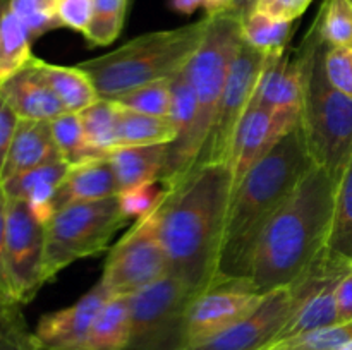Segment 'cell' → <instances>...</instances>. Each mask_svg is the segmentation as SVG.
I'll list each match as a JSON object with an SVG mask.
<instances>
[{"mask_svg":"<svg viewBox=\"0 0 352 350\" xmlns=\"http://www.w3.org/2000/svg\"><path fill=\"white\" fill-rule=\"evenodd\" d=\"M232 199L227 163H201L174 189H165L160 237L168 273L199 295L215 288L220 244Z\"/></svg>","mask_w":352,"mask_h":350,"instance_id":"6da1fadb","label":"cell"},{"mask_svg":"<svg viewBox=\"0 0 352 350\" xmlns=\"http://www.w3.org/2000/svg\"><path fill=\"white\" fill-rule=\"evenodd\" d=\"M313 165L315 161L299 122L251 168L230 199L215 288H250L251 263L261 233Z\"/></svg>","mask_w":352,"mask_h":350,"instance_id":"7a4b0ae2","label":"cell"},{"mask_svg":"<svg viewBox=\"0 0 352 350\" xmlns=\"http://www.w3.org/2000/svg\"><path fill=\"white\" fill-rule=\"evenodd\" d=\"M337 180L313 165L287 201L268 222L256 244L250 288L267 294L291 287L309 273L329 249Z\"/></svg>","mask_w":352,"mask_h":350,"instance_id":"3957f363","label":"cell"},{"mask_svg":"<svg viewBox=\"0 0 352 350\" xmlns=\"http://www.w3.org/2000/svg\"><path fill=\"white\" fill-rule=\"evenodd\" d=\"M206 27L208 16L174 30L151 31L78 65L88 72L100 98L112 100L138 86L168 79L182 71L201 45Z\"/></svg>","mask_w":352,"mask_h":350,"instance_id":"277c9868","label":"cell"},{"mask_svg":"<svg viewBox=\"0 0 352 350\" xmlns=\"http://www.w3.org/2000/svg\"><path fill=\"white\" fill-rule=\"evenodd\" d=\"M325 50L327 43L313 23L298 50L305 79L301 127L313 161L339 182L352 154V98L327 79Z\"/></svg>","mask_w":352,"mask_h":350,"instance_id":"5b68a950","label":"cell"},{"mask_svg":"<svg viewBox=\"0 0 352 350\" xmlns=\"http://www.w3.org/2000/svg\"><path fill=\"white\" fill-rule=\"evenodd\" d=\"M241 21L232 12L208 16V27L201 45L186 65V74L196 95V120L188 150L191 172L198 167L205 153L230 62L243 41Z\"/></svg>","mask_w":352,"mask_h":350,"instance_id":"8992f818","label":"cell"},{"mask_svg":"<svg viewBox=\"0 0 352 350\" xmlns=\"http://www.w3.org/2000/svg\"><path fill=\"white\" fill-rule=\"evenodd\" d=\"M129 222L119 196L57 209L45 225V283L76 261L109 249L112 237Z\"/></svg>","mask_w":352,"mask_h":350,"instance_id":"52a82bcc","label":"cell"},{"mask_svg":"<svg viewBox=\"0 0 352 350\" xmlns=\"http://www.w3.org/2000/svg\"><path fill=\"white\" fill-rule=\"evenodd\" d=\"M162 199L151 211L136 218L109 250L100 283L110 295H129L168 273V257L160 237Z\"/></svg>","mask_w":352,"mask_h":350,"instance_id":"ba28073f","label":"cell"},{"mask_svg":"<svg viewBox=\"0 0 352 350\" xmlns=\"http://www.w3.org/2000/svg\"><path fill=\"white\" fill-rule=\"evenodd\" d=\"M195 297L191 288L172 273L127 295L131 318L127 350H164L174 340L182 349L184 312Z\"/></svg>","mask_w":352,"mask_h":350,"instance_id":"9c48e42d","label":"cell"},{"mask_svg":"<svg viewBox=\"0 0 352 350\" xmlns=\"http://www.w3.org/2000/svg\"><path fill=\"white\" fill-rule=\"evenodd\" d=\"M272 55L256 50L246 41H241L232 62H230L229 74L223 86L222 98L217 110L215 124L210 134L208 144L203 153L201 163H227L232 146L234 134L237 126L243 120L248 106L253 102L258 81L267 67Z\"/></svg>","mask_w":352,"mask_h":350,"instance_id":"30bf717a","label":"cell"},{"mask_svg":"<svg viewBox=\"0 0 352 350\" xmlns=\"http://www.w3.org/2000/svg\"><path fill=\"white\" fill-rule=\"evenodd\" d=\"M45 223H41L30 206L9 198L6 232V271L10 294L17 305L34 299L43 281Z\"/></svg>","mask_w":352,"mask_h":350,"instance_id":"8fae6325","label":"cell"},{"mask_svg":"<svg viewBox=\"0 0 352 350\" xmlns=\"http://www.w3.org/2000/svg\"><path fill=\"white\" fill-rule=\"evenodd\" d=\"M263 294L244 287H219L189 302L182 321V349L213 338L250 314Z\"/></svg>","mask_w":352,"mask_h":350,"instance_id":"7c38bea8","label":"cell"},{"mask_svg":"<svg viewBox=\"0 0 352 350\" xmlns=\"http://www.w3.org/2000/svg\"><path fill=\"white\" fill-rule=\"evenodd\" d=\"M299 122V113L272 112L251 102L234 134L227 160L232 177V192L239 187L251 168L272 150V146Z\"/></svg>","mask_w":352,"mask_h":350,"instance_id":"4fadbf2b","label":"cell"},{"mask_svg":"<svg viewBox=\"0 0 352 350\" xmlns=\"http://www.w3.org/2000/svg\"><path fill=\"white\" fill-rule=\"evenodd\" d=\"M110 297L112 295L98 281L72 305L41 316L33 340L47 349L82 350L93 319Z\"/></svg>","mask_w":352,"mask_h":350,"instance_id":"5bb4252c","label":"cell"},{"mask_svg":"<svg viewBox=\"0 0 352 350\" xmlns=\"http://www.w3.org/2000/svg\"><path fill=\"white\" fill-rule=\"evenodd\" d=\"M305 79L299 55L292 57L287 50L272 55L258 81L253 103L272 112H292L301 115Z\"/></svg>","mask_w":352,"mask_h":350,"instance_id":"9a60e30c","label":"cell"},{"mask_svg":"<svg viewBox=\"0 0 352 350\" xmlns=\"http://www.w3.org/2000/svg\"><path fill=\"white\" fill-rule=\"evenodd\" d=\"M0 95L16 112L19 120L50 122L65 112L60 100L34 64V58L28 67L0 86Z\"/></svg>","mask_w":352,"mask_h":350,"instance_id":"2e32d148","label":"cell"},{"mask_svg":"<svg viewBox=\"0 0 352 350\" xmlns=\"http://www.w3.org/2000/svg\"><path fill=\"white\" fill-rule=\"evenodd\" d=\"M117 196L116 172L109 156H93L69 165L55 198V211L78 202H93Z\"/></svg>","mask_w":352,"mask_h":350,"instance_id":"e0dca14e","label":"cell"},{"mask_svg":"<svg viewBox=\"0 0 352 350\" xmlns=\"http://www.w3.org/2000/svg\"><path fill=\"white\" fill-rule=\"evenodd\" d=\"M69 165L65 161L41 165L2 182L7 198L24 201L33 215L47 225L55 215V198L58 187L67 174Z\"/></svg>","mask_w":352,"mask_h":350,"instance_id":"ac0fdd59","label":"cell"},{"mask_svg":"<svg viewBox=\"0 0 352 350\" xmlns=\"http://www.w3.org/2000/svg\"><path fill=\"white\" fill-rule=\"evenodd\" d=\"M60 160L62 154L52 136L50 122L19 120L2 175H0V182L33 170L41 165Z\"/></svg>","mask_w":352,"mask_h":350,"instance_id":"d6986e66","label":"cell"},{"mask_svg":"<svg viewBox=\"0 0 352 350\" xmlns=\"http://www.w3.org/2000/svg\"><path fill=\"white\" fill-rule=\"evenodd\" d=\"M168 144L116 148L109 156L116 172L117 194L148 182H160L167 163Z\"/></svg>","mask_w":352,"mask_h":350,"instance_id":"ffe728a7","label":"cell"},{"mask_svg":"<svg viewBox=\"0 0 352 350\" xmlns=\"http://www.w3.org/2000/svg\"><path fill=\"white\" fill-rule=\"evenodd\" d=\"M344 275L330 278V280H327L318 290L313 292V294L299 305L298 311H296L294 314H292V318L285 323V326L278 331V335L275 336L272 343L280 342V340L294 338V336L305 335V333H311L316 331V329L327 328V326L337 325V323H339V316H337L336 288Z\"/></svg>","mask_w":352,"mask_h":350,"instance_id":"44dd1931","label":"cell"},{"mask_svg":"<svg viewBox=\"0 0 352 350\" xmlns=\"http://www.w3.org/2000/svg\"><path fill=\"white\" fill-rule=\"evenodd\" d=\"M131 318L127 295H112L93 319L82 350H127Z\"/></svg>","mask_w":352,"mask_h":350,"instance_id":"7402d4cb","label":"cell"},{"mask_svg":"<svg viewBox=\"0 0 352 350\" xmlns=\"http://www.w3.org/2000/svg\"><path fill=\"white\" fill-rule=\"evenodd\" d=\"M34 64L43 74L45 81L54 89L57 98L60 100L65 112L79 113L100 98L91 78L79 65L65 67V65L48 64L36 57H34Z\"/></svg>","mask_w":352,"mask_h":350,"instance_id":"603a6c76","label":"cell"},{"mask_svg":"<svg viewBox=\"0 0 352 350\" xmlns=\"http://www.w3.org/2000/svg\"><path fill=\"white\" fill-rule=\"evenodd\" d=\"M175 136L168 117L146 115L117 103V148L170 144Z\"/></svg>","mask_w":352,"mask_h":350,"instance_id":"cb8c5ba5","label":"cell"},{"mask_svg":"<svg viewBox=\"0 0 352 350\" xmlns=\"http://www.w3.org/2000/svg\"><path fill=\"white\" fill-rule=\"evenodd\" d=\"M31 43L28 27L7 7L0 17V86L30 65L34 58Z\"/></svg>","mask_w":352,"mask_h":350,"instance_id":"d4e9b609","label":"cell"},{"mask_svg":"<svg viewBox=\"0 0 352 350\" xmlns=\"http://www.w3.org/2000/svg\"><path fill=\"white\" fill-rule=\"evenodd\" d=\"M329 253L344 263L352 264V154L342 177L337 182Z\"/></svg>","mask_w":352,"mask_h":350,"instance_id":"484cf974","label":"cell"},{"mask_svg":"<svg viewBox=\"0 0 352 350\" xmlns=\"http://www.w3.org/2000/svg\"><path fill=\"white\" fill-rule=\"evenodd\" d=\"M89 150L100 156H107L117 148V103L113 100L98 98L93 105L79 112Z\"/></svg>","mask_w":352,"mask_h":350,"instance_id":"4316f807","label":"cell"},{"mask_svg":"<svg viewBox=\"0 0 352 350\" xmlns=\"http://www.w3.org/2000/svg\"><path fill=\"white\" fill-rule=\"evenodd\" d=\"M294 33V23L272 19L253 10L241 21V34L248 45L267 55H278L287 50Z\"/></svg>","mask_w":352,"mask_h":350,"instance_id":"83f0119b","label":"cell"},{"mask_svg":"<svg viewBox=\"0 0 352 350\" xmlns=\"http://www.w3.org/2000/svg\"><path fill=\"white\" fill-rule=\"evenodd\" d=\"M129 0H93L91 19L85 34L89 47H107L119 38Z\"/></svg>","mask_w":352,"mask_h":350,"instance_id":"f1b7e54d","label":"cell"},{"mask_svg":"<svg viewBox=\"0 0 352 350\" xmlns=\"http://www.w3.org/2000/svg\"><path fill=\"white\" fill-rule=\"evenodd\" d=\"M50 130L55 144L67 165L79 163L86 158L100 156L88 148L82 132L81 117L76 112H64L50 120Z\"/></svg>","mask_w":352,"mask_h":350,"instance_id":"f546056e","label":"cell"},{"mask_svg":"<svg viewBox=\"0 0 352 350\" xmlns=\"http://www.w3.org/2000/svg\"><path fill=\"white\" fill-rule=\"evenodd\" d=\"M315 24L329 47H352L351 0H323Z\"/></svg>","mask_w":352,"mask_h":350,"instance_id":"4dcf8cb0","label":"cell"},{"mask_svg":"<svg viewBox=\"0 0 352 350\" xmlns=\"http://www.w3.org/2000/svg\"><path fill=\"white\" fill-rule=\"evenodd\" d=\"M119 105L134 112L153 117H168L170 113V78L146 82L143 86L112 98Z\"/></svg>","mask_w":352,"mask_h":350,"instance_id":"1f68e13d","label":"cell"},{"mask_svg":"<svg viewBox=\"0 0 352 350\" xmlns=\"http://www.w3.org/2000/svg\"><path fill=\"white\" fill-rule=\"evenodd\" d=\"M352 338V323H337L294 338L270 343L263 350H339Z\"/></svg>","mask_w":352,"mask_h":350,"instance_id":"d6a6232c","label":"cell"},{"mask_svg":"<svg viewBox=\"0 0 352 350\" xmlns=\"http://www.w3.org/2000/svg\"><path fill=\"white\" fill-rule=\"evenodd\" d=\"M7 7L28 27L33 40L62 27L55 10V0H7Z\"/></svg>","mask_w":352,"mask_h":350,"instance_id":"836d02e7","label":"cell"},{"mask_svg":"<svg viewBox=\"0 0 352 350\" xmlns=\"http://www.w3.org/2000/svg\"><path fill=\"white\" fill-rule=\"evenodd\" d=\"M325 74L330 84L352 98V47H329L327 45Z\"/></svg>","mask_w":352,"mask_h":350,"instance_id":"e575fe53","label":"cell"},{"mask_svg":"<svg viewBox=\"0 0 352 350\" xmlns=\"http://www.w3.org/2000/svg\"><path fill=\"white\" fill-rule=\"evenodd\" d=\"M164 192L165 187L160 182H148V184H141L124 192H119L117 196H119L124 213L131 220H136L140 216L146 215L148 211H151L158 205Z\"/></svg>","mask_w":352,"mask_h":350,"instance_id":"d590c367","label":"cell"},{"mask_svg":"<svg viewBox=\"0 0 352 350\" xmlns=\"http://www.w3.org/2000/svg\"><path fill=\"white\" fill-rule=\"evenodd\" d=\"M93 0H55L57 17L64 27L85 33L91 19Z\"/></svg>","mask_w":352,"mask_h":350,"instance_id":"8d00e7d4","label":"cell"},{"mask_svg":"<svg viewBox=\"0 0 352 350\" xmlns=\"http://www.w3.org/2000/svg\"><path fill=\"white\" fill-rule=\"evenodd\" d=\"M313 0H258L254 10L277 21L294 23L311 5Z\"/></svg>","mask_w":352,"mask_h":350,"instance_id":"74e56055","label":"cell"},{"mask_svg":"<svg viewBox=\"0 0 352 350\" xmlns=\"http://www.w3.org/2000/svg\"><path fill=\"white\" fill-rule=\"evenodd\" d=\"M30 338L21 312L0 321V350H26Z\"/></svg>","mask_w":352,"mask_h":350,"instance_id":"f35d334b","label":"cell"},{"mask_svg":"<svg viewBox=\"0 0 352 350\" xmlns=\"http://www.w3.org/2000/svg\"><path fill=\"white\" fill-rule=\"evenodd\" d=\"M17 124H19V117L0 95V175H2L3 165H6L7 154H9Z\"/></svg>","mask_w":352,"mask_h":350,"instance_id":"ab89813d","label":"cell"},{"mask_svg":"<svg viewBox=\"0 0 352 350\" xmlns=\"http://www.w3.org/2000/svg\"><path fill=\"white\" fill-rule=\"evenodd\" d=\"M7 205H9V198H7L2 182H0V297H2L6 302H9V304H16L12 299V294H10L9 280H7V271H6Z\"/></svg>","mask_w":352,"mask_h":350,"instance_id":"60d3db41","label":"cell"},{"mask_svg":"<svg viewBox=\"0 0 352 350\" xmlns=\"http://www.w3.org/2000/svg\"><path fill=\"white\" fill-rule=\"evenodd\" d=\"M336 304L339 323H352V268L337 283Z\"/></svg>","mask_w":352,"mask_h":350,"instance_id":"b9f144b4","label":"cell"},{"mask_svg":"<svg viewBox=\"0 0 352 350\" xmlns=\"http://www.w3.org/2000/svg\"><path fill=\"white\" fill-rule=\"evenodd\" d=\"M168 5H170V9L175 10V12L189 16V14L196 12L199 7H205L206 0H168Z\"/></svg>","mask_w":352,"mask_h":350,"instance_id":"7bdbcfd3","label":"cell"},{"mask_svg":"<svg viewBox=\"0 0 352 350\" xmlns=\"http://www.w3.org/2000/svg\"><path fill=\"white\" fill-rule=\"evenodd\" d=\"M236 0H206V16H217V14L229 12Z\"/></svg>","mask_w":352,"mask_h":350,"instance_id":"ee69618b","label":"cell"},{"mask_svg":"<svg viewBox=\"0 0 352 350\" xmlns=\"http://www.w3.org/2000/svg\"><path fill=\"white\" fill-rule=\"evenodd\" d=\"M258 0H236L232 5V9L229 10V12L236 14L237 17H241V19H244V17L248 16V14H251L254 10V5H256Z\"/></svg>","mask_w":352,"mask_h":350,"instance_id":"f6af8a7d","label":"cell"},{"mask_svg":"<svg viewBox=\"0 0 352 350\" xmlns=\"http://www.w3.org/2000/svg\"><path fill=\"white\" fill-rule=\"evenodd\" d=\"M17 312H19V305L9 304V302H6L2 297H0V321L17 314Z\"/></svg>","mask_w":352,"mask_h":350,"instance_id":"bcb514c9","label":"cell"},{"mask_svg":"<svg viewBox=\"0 0 352 350\" xmlns=\"http://www.w3.org/2000/svg\"><path fill=\"white\" fill-rule=\"evenodd\" d=\"M26 350H54V349H47V347L38 345V343L33 340V333H31V338H30V342H28Z\"/></svg>","mask_w":352,"mask_h":350,"instance_id":"7dc6e473","label":"cell"},{"mask_svg":"<svg viewBox=\"0 0 352 350\" xmlns=\"http://www.w3.org/2000/svg\"><path fill=\"white\" fill-rule=\"evenodd\" d=\"M7 9V0H0V17H2L3 10Z\"/></svg>","mask_w":352,"mask_h":350,"instance_id":"c3c4849f","label":"cell"},{"mask_svg":"<svg viewBox=\"0 0 352 350\" xmlns=\"http://www.w3.org/2000/svg\"><path fill=\"white\" fill-rule=\"evenodd\" d=\"M339 350H352V338H351L349 342H347V343H344V345L340 347Z\"/></svg>","mask_w":352,"mask_h":350,"instance_id":"681fc988","label":"cell"},{"mask_svg":"<svg viewBox=\"0 0 352 350\" xmlns=\"http://www.w3.org/2000/svg\"><path fill=\"white\" fill-rule=\"evenodd\" d=\"M351 2H352V0H351Z\"/></svg>","mask_w":352,"mask_h":350,"instance_id":"f907efd6","label":"cell"}]
</instances>
